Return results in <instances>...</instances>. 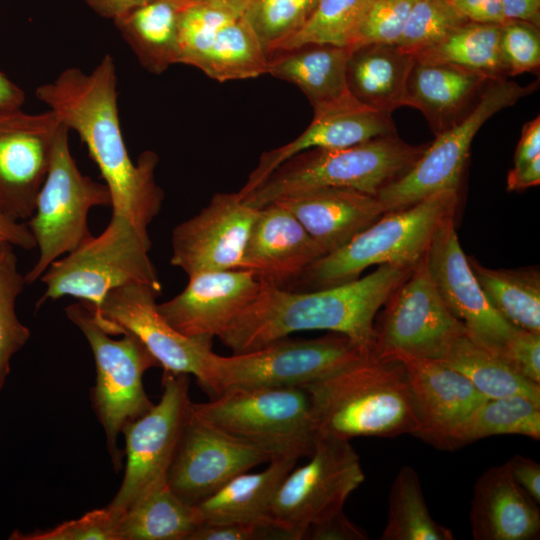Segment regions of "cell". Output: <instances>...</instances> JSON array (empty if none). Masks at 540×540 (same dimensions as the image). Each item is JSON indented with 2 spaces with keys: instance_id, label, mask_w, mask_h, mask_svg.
I'll use <instances>...</instances> for the list:
<instances>
[{
  "instance_id": "obj_1",
  "label": "cell",
  "mask_w": 540,
  "mask_h": 540,
  "mask_svg": "<svg viewBox=\"0 0 540 540\" xmlns=\"http://www.w3.org/2000/svg\"><path fill=\"white\" fill-rule=\"evenodd\" d=\"M35 95L87 147L110 191L112 215L148 231L163 201L154 177L158 156L144 151L136 163L130 159L120 127L113 57L105 54L90 73L67 68L38 86Z\"/></svg>"
},
{
  "instance_id": "obj_2",
  "label": "cell",
  "mask_w": 540,
  "mask_h": 540,
  "mask_svg": "<svg viewBox=\"0 0 540 540\" xmlns=\"http://www.w3.org/2000/svg\"><path fill=\"white\" fill-rule=\"evenodd\" d=\"M413 268L382 264L362 278L304 292L261 282L254 300L218 339L237 354L299 331L326 330L346 336L371 355L376 314Z\"/></svg>"
},
{
  "instance_id": "obj_3",
  "label": "cell",
  "mask_w": 540,
  "mask_h": 540,
  "mask_svg": "<svg viewBox=\"0 0 540 540\" xmlns=\"http://www.w3.org/2000/svg\"><path fill=\"white\" fill-rule=\"evenodd\" d=\"M318 434L355 437L416 435L420 423L403 363L373 354L302 386Z\"/></svg>"
},
{
  "instance_id": "obj_4",
  "label": "cell",
  "mask_w": 540,
  "mask_h": 540,
  "mask_svg": "<svg viewBox=\"0 0 540 540\" xmlns=\"http://www.w3.org/2000/svg\"><path fill=\"white\" fill-rule=\"evenodd\" d=\"M458 190L437 192L411 206L386 212L342 247L312 262L284 288L312 291L359 278L373 265L413 268L440 224L456 214Z\"/></svg>"
},
{
  "instance_id": "obj_5",
  "label": "cell",
  "mask_w": 540,
  "mask_h": 540,
  "mask_svg": "<svg viewBox=\"0 0 540 540\" xmlns=\"http://www.w3.org/2000/svg\"><path fill=\"white\" fill-rule=\"evenodd\" d=\"M427 146L408 144L392 134L345 148L309 149L286 160L242 199L260 209L322 188H347L377 196L408 171Z\"/></svg>"
},
{
  "instance_id": "obj_6",
  "label": "cell",
  "mask_w": 540,
  "mask_h": 540,
  "mask_svg": "<svg viewBox=\"0 0 540 540\" xmlns=\"http://www.w3.org/2000/svg\"><path fill=\"white\" fill-rule=\"evenodd\" d=\"M193 414L216 429L275 458L310 457L318 431L302 386L231 387Z\"/></svg>"
},
{
  "instance_id": "obj_7",
  "label": "cell",
  "mask_w": 540,
  "mask_h": 540,
  "mask_svg": "<svg viewBox=\"0 0 540 540\" xmlns=\"http://www.w3.org/2000/svg\"><path fill=\"white\" fill-rule=\"evenodd\" d=\"M150 248L148 231L122 216L112 215L99 236L50 264L40 277L46 290L36 308L48 300L71 296L97 310L110 291L132 283L161 291L149 257Z\"/></svg>"
},
{
  "instance_id": "obj_8",
  "label": "cell",
  "mask_w": 540,
  "mask_h": 540,
  "mask_svg": "<svg viewBox=\"0 0 540 540\" xmlns=\"http://www.w3.org/2000/svg\"><path fill=\"white\" fill-rule=\"evenodd\" d=\"M65 313L84 334L92 350L96 383L91 390V402L104 429L112 465L118 472L124 456L118 447L119 434L128 423L153 407L143 386V376L159 364L134 334L125 332L121 339H113L97 323L87 303L71 304Z\"/></svg>"
},
{
  "instance_id": "obj_9",
  "label": "cell",
  "mask_w": 540,
  "mask_h": 540,
  "mask_svg": "<svg viewBox=\"0 0 540 540\" xmlns=\"http://www.w3.org/2000/svg\"><path fill=\"white\" fill-rule=\"evenodd\" d=\"M69 132L61 122L48 173L38 192L34 212L26 222L39 248L38 260L25 275L26 284L40 279L60 256L93 237L87 223L91 208L111 206L105 183L79 170L70 151Z\"/></svg>"
},
{
  "instance_id": "obj_10",
  "label": "cell",
  "mask_w": 540,
  "mask_h": 540,
  "mask_svg": "<svg viewBox=\"0 0 540 540\" xmlns=\"http://www.w3.org/2000/svg\"><path fill=\"white\" fill-rule=\"evenodd\" d=\"M365 356L368 355L338 333L315 339L285 337L231 356L212 352L202 389L214 397L231 387L304 386Z\"/></svg>"
},
{
  "instance_id": "obj_11",
  "label": "cell",
  "mask_w": 540,
  "mask_h": 540,
  "mask_svg": "<svg viewBox=\"0 0 540 540\" xmlns=\"http://www.w3.org/2000/svg\"><path fill=\"white\" fill-rule=\"evenodd\" d=\"M364 480L350 441L318 434L310 460L294 467L280 484L269 519L287 540H302L310 526L342 511Z\"/></svg>"
},
{
  "instance_id": "obj_12",
  "label": "cell",
  "mask_w": 540,
  "mask_h": 540,
  "mask_svg": "<svg viewBox=\"0 0 540 540\" xmlns=\"http://www.w3.org/2000/svg\"><path fill=\"white\" fill-rule=\"evenodd\" d=\"M537 84L489 80L469 113L436 136L408 171L378 193L386 212L406 208L440 191L458 190L478 130L494 114L534 92Z\"/></svg>"
},
{
  "instance_id": "obj_13",
  "label": "cell",
  "mask_w": 540,
  "mask_h": 540,
  "mask_svg": "<svg viewBox=\"0 0 540 540\" xmlns=\"http://www.w3.org/2000/svg\"><path fill=\"white\" fill-rule=\"evenodd\" d=\"M159 402L122 430L126 466L118 492L108 504L123 513L146 492L167 484L180 437L190 413L189 375L163 372Z\"/></svg>"
},
{
  "instance_id": "obj_14",
  "label": "cell",
  "mask_w": 540,
  "mask_h": 540,
  "mask_svg": "<svg viewBox=\"0 0 540 540\" xmlns=\"http://www.w3.org/2000/svg\"><path fill=\"white\" fill-rule=\"evenodd\" d=\"M386 305L374 324L376 357L439 360L451 342L466 330L440 297L425 258L416 264Z\"/></svg>"
},
{
  "instance_id": "obj_15",
  "label": "cell",
  "mask_w": 540,
  "mask_h": 540,
  "mask_svg": "<svg viewBox=\"0 0 540 540\" xmlns=\"http://www.w3.org/2000/svg\"><path fill=\"white\" fill-rule=\"evenodd\" d=\"M161 291L132 283L110 291L94 318L109 335L129 332L137 336L164 371L193 375L203 387L212 340L190 338L174 329L159 313Z\"/></svg>"
},
{
  "instance_id": "obj_16",
  "label": "cell",
  "mask_w": 540,
  "mask_h": 540,
  "mask_svg": "<svg viewBox=\"0 0 540 540\" xmlns=\"http://www.w3.org/2000/svg\"><path fill=\"white\" fill-rule=\"evenodd\" d=\"M60 125L51 110L0 114V213L17 221L33 214Z\"/></svg>"
},
{
  "instance_id": "obj_17",
  "label": "cell",
  "mask_w": 540,
  "mask_h": 540,
  "mask_svg": "<svg viewBox=\"0 0 540 540\" xmlns=\"http://www.w3.org/2000/svg\"><path fill=\"white\" fill-rule=\"evenodd\" d=\"M269 461L263 450L216 429L190 409L167 484L184 502L197 506L235 476Z\"/></svg>"
},
{
  "instance_id": "obj_18",
  "label": "cell",
  "mask_w": 540,
  "mask_h": 540,
  "mask_svg": "<svg viewBox=\"0 0 540 540\" xmlns=\"http://www.w3.org/2000/svg\"><path fill=\"white\" fill-rule=\"evenodd\" d=\"M455 215L437 228L424 256L448 310L479 343L497 351L515 330L489 303L459 243Z\"/></svg>"
},
{
  "instance_id": "obj_19",
  "label": "cell",
  "mask_w": 540,
  "mask_h": 540,
  "mask_svg": "<svg viewBox=\"0 0 540 540\" xmlns=\"http://www.w3.org/2000/svg\"><path fill=\"white\" fill-rule=\"evenodd\" d=\"M259 209L235 193H216L209 204L172 231L170 262L188 276L237 269Z\"/></svg>"
},
{
  "instance_id": "obj_20",
  "label": "cell",
  "mask_w": 540,
  "mask_h": 540,
  "mask_svg": "<svg viewBox=\"0 0 540 540\" xmlns=\"http://www.w3.org/2000/svg\"><path fill=\"white\" fill-rule=\"evenodd\" d=\"M184 290L157 304L161 316L178 332L213 340L254 300L261 282L243 269L193 274Z\"/></svg>"
},
{
  "instance_id": "obj_21",
  "label": "cell",
  "mask_w": 540,
  "mask_h": 540,
  "mask_svg": "<svg viewBox=\"0 0 540 540\" xmlns=\"http://www.w3.org/2000/svg\"><path fill=\"white\" fill-rule=\"evenodd\" d=\"M392 113L377 110L352 95L314 110L310 125L293 141L261 154L257 166L238 191L241 198L256 189L292 156L314 148H345L374 138L396 134Z\"/></svg>"
},
{
  "instance_id": "obj_22",
  "label": "cell",
  "mask_w": 540,
  "mask_h": 540,
  "mask_svg": "<svg viewBox=\"0 0 540 540\" xmlns=\"http://www.w3.org/2000/svg\"><path fill=\"white\" fill-rule=\"evenodd\" d=\"M420 427L415 435L445 449L451 435L486 398L461 373L434 359L401 357Z\"/></svg>"
},
{
  "instance_id": "obj_23",
  "label": "cell",
  "mask_w": 540,
  "mask_h": 540,
  "mask_svg": "<svg viewBox=\"0 0 540 540\" xmlns=\"http://www.w3.org/2000/svg\"><path fill=\"white\" fill-rule=\"evenodd\" d=\"M323 255L301 223L282 205L272 203L259 209L237 269L284 288Z\"/></svg>"
},
{
  "instance_id": "obj_24",
  "label": "cell",
  "mask_w": 540,
  "mask_h": 540,
  "mask_svg": "<svg viewBox=\"0 0 540 540\" xmlns=\"http://www.w3.org/2000/svg\"><path fill=\"white\" fill-rule=\"evenodd\" d=\"M469 522L474 540H533L540 534L538 504L506 463L490 467L475 482Z\"/></svg>"
},
{
  "instance_id": "obj_25",
  "label": "cell",
  "mask_w": 540,
  "mask_h": 540,
  "mask_svg": "<svg viewBox=\"0 0 540 540\" xmlns=\"http://www.w3.org/2000/svg\"><path fill=\"white\" fill-rule=\"evenodd\" d=\"M328 254L349 242L383 214L377 196L347 188H322L280 201Z\"/></svg>"
},
{
  "instance_id": "obj_26",
  "label": "cell",
  "mask_w": 540,
  "mask_h": 540,
  "mask_svg": "<svg viewBox=\"0 0 540 540\" xmlns=\"http://www.w3.org/2000/svg\"><path fill=\"white\" fill-rule=\"evenodd\" d=\"M489 80L483 73L458 65L414 58L402 106L419 110L438 136L469 113Z\"/></svg>"
},
{
  "instance_id": "obj_27",
  "label": "cell",
  "mask_w": 540,
  "mask_h": 540,
  "mask_svg": "<svg viewBox=\"0 0 540 540\" xmlns=\"http://www.w3.org/2000/svg\"><path fill=\"white\" fill-rule=\"evenodd\" d=\"M350 47L305 44L269 56L266 74L296 85L313 110L351 96L346 79Z\"/></svg>"
},
{
  "instance_id": "obj_28",
  "label": "cell",
  "mask_w": 540,
  "mask_h": 540,
  "mask_svg": "<svg viewBox=\"0 0 540 540\" xmlns=\"http://www.w3.org/2000/svg\"><path fill=\"white\" fill-rule=\"evenodd\" d=\"M414 57L396 44L351 48L346 79L350 94L371 108L392 113L402 106Z\"/></svg>"
},
{
  "instance_id": "obj_29",
  "label": "cell",
  "mask_w": 540,
  "mask_h": 540,
  "mask_svg": "<svg viewBox=\"0 0 540 540\" xmlns=\"http://www.w3.org/2000/svg\"><path fill=\"white\" fill-rule=\"evenodd\" d=\"M190 0H150L113 20L140 65L160 75L177 64L180 16Z\"/></svg>"
},
{
  "instance_id": "obj_30",
  "label": "cell",
  "mask_w": 540,
  "mask_h": 540,
  "mask_svg": "<svg viewBox=\"0 0 540 540\" xmlns=\"http://www.w3.org/2000/svg\"><path fill=\"white\" fill-rule=\"evenodd\" d=\"M296 462L295 458H275L260 472L235 476L197 505L203 523L271 522L269 512L276 492Z\"/></svg>"
},
{
  "instance_id": "obj_31",
  "label": "cell",
  "mask_w": 540,
  "mask_h": 540,
  "mask_svg": "<svg viewBox=\"0 0 540 540\" xmlns=\"http://www.w3.org/2000/svg\"><path fill=\"white\" fill-rule=\"evenodd\" d=\"M438 361L464 375L486 398L523 396L540 403V384L523 377L466 330L451 342Z\"/></svg>"
},
{
  "instance_id": "obj_32",
  "label": "cell",
  "mask_w": 540,
  "mask_h": 540,
  "mask_svg": "<svg viewBox=\"0 0 540 540\" xmlns=\"http://www.w3.org/2000/svg\"><path fill=\"white\" fill-rule=\"evenodd\" d=\"M203 524L197 506L180 499L168 484L135 500L122 514L121 540H189Z\"/></svg>"
},
{
  "instance_id": "obj_33",
  "label": "cell",
  "mask_w": 540,
  "mask_h": 540,
  "mask_svg": "<svg viewBox=\"0 0 540 540\" xmlns=\"http://www.w3.org/2000/svg\"><path fill=\"white\" fill-rule=\"evenodd\" d=\"M467 258L492 307L513 326L540 333L539 271L491 269Z\"/></svg>"
},
{
  "instance_id": "obj_34",
  "label": "cell",
  "mask_w": 540,
  "mask_h": 540,
  "mask_svg": "<svg viewBox=\"0 0 540 540\" xmlns=\"http://www.w3.org/2000/svg\"><path fill=\"white\" fill-rule=\"evenodd\" d=\"M268 57L251 25L241 16L230 17L216 33L197 66L219 82L266 74Z\"/></svg>"
},
{
  "instance_id": "obj_35",
  "label": "cell",
  "mask_w": 540,
  "mask_h": 540,
  "mask_svg": "<svg viewBox=\"0 0 540 540\" xmlns=\"http://www.w3.org/2000/svg\"><path fill=\"white\" fill-rule=\"evenodd\" d=\"M495 435L540 439V403L523 396L485 398L451 435L446 450Z\"/></svg>"
},
{
  "instance_id": "obj_36",
  "label": "cell",
  "mask_w": 540,
  "mask_h": 540,
  "mask_svg": "<svg viewBox=\"0 0 540 540\" xmlns=\"http://www.w3.org/2000/svg\"><path fill=\"white\" fill-rule=\"evenodd\" d=\"M498 24L467 21L441 42L413 57L425 63H449L485 74L490 79L506 78L500 52Z\"/></svg>"
},
{
  "instance_id": "obj_37",
  "label": "cell",
  "mask_w": 540,
  "mask_h": 540,
  "mask_svg": "<svg viewBox=\"0 0 540 540\" xmlns=\"http://www.w3.org/2000/svg\"><path fill=\"white\" fill-rule=\"evenodd\" d=\"M381 540H453L452 531L431 516L418 473L408 465L396 474L389 491L388 517Z\"/></svg>"
},
{
  "instance_id": "obj_38",
  "label": "cell",
  "mask_w": 540,
  "mask_h": 540,
  "mask_svg": "<svg viewBox=\"0 0 540 540\" xmlns=\"http://www.w3.org/2000/svg\"><path fill=\"white\" fill-rule=\"evenodd\" d=\"M366 1L319 0L305 24L273 53L305 44L350 47Z\"/></svg>"
},
{
  "instance_id": "obj_39",
  "label": "cell",
  "mask_w": 540,
  "mask_h": 540,
  "mask_svg": "<svg viewBox=\"0 0 540 540\" xmlns=\"http://www.w3.org/2000/svg\"><path fill=\"white\" fill-rule=\"evenodd\" d=\"M26 284L17 268L14 246L0 242V392L10 372V361L28 341L30 330L17 317L15 304Z\"/></svg>"
},
{
  "instance_id": "obj_40",
  "label": "cell",
  "mask_w": 540,
  "mask_h": 540,
  "mask_svg": "<svg viewBox=\"0 0 540 540\" xmlns=\"http://www.w3.org/2000/svg\"><path fill=\"white\" fill-rule=\"evenodd\" d=\"M319 0H254L242 15L269 57L308 20Z\"/></svg>"
},
{
  "instance_id": "obj_41",
  "label": "cell",
  "mask_w": 540,
  "mask_h": 540,
  "mask_svg": "<svg viewBox=\"0 0 540 540\" xmlns=\"http://www.w3.org/2000/svg\"><path fill=\"white\" fill-rule=\"evenodd\" d=\"M465 22L448 0H417L395 44L414 56L441 42Z\"/></svg>"
},
{
  "instance_id": "obj_42",
  "label": "cell",
  "mask_w": 540,
  "mask_h": 540,
  "mask_svg": "<svg viewBox=\"0 0 540 540\" xmlns=\"http://www.w3.org/2000/svg\"><path fill=\"white\" fill-rule=\"evenodd\" d=\"M232 16L209 4L190 2L180 16L177 64L197 68L220 27Z\"/></svg>"
},
{
  "instance_id": "obj_43",
  "label": "cell",
  "mask_w": 540,
  "mask_h": 540,
  "mask_svg": "<svg viewBox=\"0 0 540 540\" xmlns=\"http://www.w3.org/2000/svg\"><path fill=\"white\" fill-rule=\"evenodd\" d=\"M417 0H367L352 44H395Z\"/></svg>"
},
{
  "instance_id": "obj_44",
  "label": "cell",
  "mask_w": 540,
  "mask_h": 540,
  "mask_svg": "<svg viewBox=\"0 0 540 540\" xmlns=\"http://www.w3.org/2000/svg\"><path fill=\"white\" fill-rule=\"evenodd\" d=\"M120 513L108 505L87 512L78 519L70 520L45 531L24 534L15 530L12 540H121Z\"/></svg>"
},
{
  "instance_id": "obj_45",
  "label": "cell",
  "mask_w": 540,
  "mask_h": 540,
  "mask_svg": "<svg viewBox=\"0 0 540 540\" xmlns=\"http://www.w3.org/2000/svg\"><path fill=\"white\" fill-rule=\"evenodd\" d=\"M500 52L506 76L535 72L540 67L539 27L522 20H507L500 28Z\"/></svg>"
},
{
  "instance_id": "obj_46",
  "label": "cell",
  "mask_w": 540,
  "mask_h": 540,
  "mask_svg": "<svg viewBox=\"0 0 540 540\" xmlns=\"http://www.w3.org/2000/svg\"><path fill=\"white\" fill-rule=\"evenodd\" d=\"M496 353L523 377L540 384V333L516 327Z\"/></svg>"
},
{
  "instance_id": "obj_47",
  "label": "cell",
  "mask_w": 540,
  "mask_h": 540,
  "mask_svg": "<svg viewBox=\"0 0 540 540\" xmlns=\"http://www.w3.org/2000/svg\"><path fill=\"white\" fill-rule=\"evenodd\" d=\"M287 540L285 534L271 522L203 523L189 540Z\"/></svg>"
},
{
  "instance_id": "obj_48",
  "label": "cell",
  "mask_w": 540,
  "mask_h": 540,
  "mask_svg": "<svg viewBox=\"0 0 540 540\" xmlns=\"http://www.w3.org/2000/svg\"><path fill=\"white\" fill-rule=\"evenodd\" d=\"M367 533L340 511L310 526L302 540H366Z\"/></svg>"
},
{
  "instance_id": "obj_49",
  "label": "cell",
  "mask_w": 540,
  "mask_h": 540,
  "mask_svg": "<svg viewBox=\"0 0 540 540\" xmlns=\"http://www.w3.org/2000/svg\"><path fill=\"white\" fill-rule=\"evenodd\" d=\"M467 20L501 25L507 21L501 0H448Z\"/></svg>"
},
{
  "instance_id": "obj_50",
  "label": "cell",
  "mask_w": 540,
  "mask_h": 540,
  "mask_svg": "<svg viewBox=\"0 0 540 540\" xmlns=\"http://www.w3.org/2000/svg\"><path fill=\"white\" fill-rule=\"evenodd\" d=\"M515 482L533 499L540 503V465L533 459L514 455L505 462Z\"/></svg>"
},
{
  "instance_id": "obj_51",
  "label": "cell",
  "mask_w": 540,
  "mask_h": 540,
  "mask_svg": "<svg viewBox=\"0 0 540 540\" xmlns=\"http://www.w3.org/2000/svg\"><path fill=\"white\" fill-rule=\"evenodd\" d=\"M540 155V117L525 123L514 155V167H519Z\"/></svg>"
},
{
  "instance_id": "obj_52",
  "label": "cell",
  "mask_w": 540,
  "mask_h": 540,
  "mask_svg": "<svg viewBox=\"0 0 540 540\" xmlns=\"http://www.w3.org/2000/svg\"><path fill=\"white\" fill-rule=\"evenodd\" d=\"M0 242H8L23 249L36 247L35 239L26 223L0 213Z\"/></svg>"
},
{
  "instance_id": "obj_53",
  "label": "cell",
  "mask_w": 540,
  "mask_h": 540,
  "mask_svg": "<svg viewBox=\"0 0 540 540\" xmlns=\"http://www.w3.org/2000/svg\"><path fill=\"white\" fill-rule=\"evenodd\" d=\"M540 183V155L531 161L513 167L507 177V189L509 191H520Z\"/></svg>"
},
{
  "instance_id": "obj_54",
  "label": "cell",
  "mask_w": 540,
  "mask_h": 540,
  "mask_svg": "<svg viewBox=\"0 0 540 540\" xmlns=\"http://www.w3.org/2000/svg\"><path fill=\"white\" fill-rule=\"evenodd\" d=\"M507 20H522L540 27V0H501Z\"/></svg>"
},
{
  "instance_id": "obj_55",
  "label": "cell",
  "mask_w": 540,
  "mask_h": 540,
  "mask_svg": "<svg viewBox=\"0 0 540 540\" xmlns=\"http://www.w3.org/2000/svg\"><path fill=\"white\" fill-rule=\"evenodd\" d=\"M96 14L112 21L150 0H83Z\"/></svg>"
},
{
  "instance_id": "obj_56",
  "label": "cell",
  "mask_w": 540,
  "mask_h": 540,
  "mask_svg": "<svg viewBox=\"0 0 540 540\" xmlns=\"http://www.w3.org/2000/svg\"><path fill=\"white\" fill-rule=\"evenodd\" d=\"M24 102V91L0 71V114L21 109Z\"/></svg>"
},
{
  "instance_id": "obj_57",
  "label": "cell",
  "mask_w": 540,
  "mask_h": 540,
  "mask_svg": "<svg viewBox=\"0 0 540 540\" xmlns=\"http://www.w3.org/2000/svg\"><path fill=\"white\" fill-rule=\"evenodd\" d=\"M191 2H199L209 4L211 6L223 9L234 15L241 16L254 0H190Z\"/></svg>"
}]
</instances>
